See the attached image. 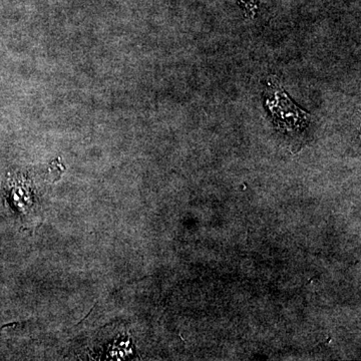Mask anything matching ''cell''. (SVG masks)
Instances as JSON below:
<instances>
[{"label": "cell", "instance_id": "6da1fadb", "mask_svg": "<svg viewBox=\"0 0 361 361\" xmlns=\"http://www.w3.org/2000/svg\"><path fill=\"white\" fill-rule=\"evenodd\" d=\"M264 102L275 127L284 135H300L310 123V114L301 110L291 101L277 78L268 80Z\"/></svg>", "mask_w": 361, "mask_h": 361}, {"label": "cell", "instance_id": "7a4b0ae2", "mask_svg": "<svg viewBox=\"0 0 361 361\" xmlns=\"http://www.w3.org/2000/svg\"><path fill=\"white\" fill-rule=\"evenodd\" d=\"M238 2L245 9L248 16H255L256 11H257V0H238Z\"/></svg>", "mask_w": 361, "mask_h": 361}]
</instances>
